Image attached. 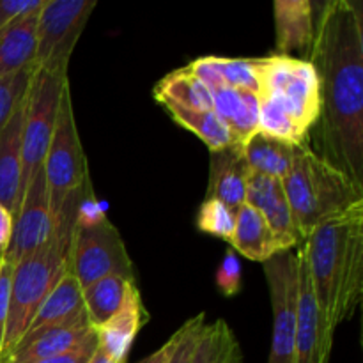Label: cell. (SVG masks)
<instances>
[{
    "label": "cell",
    "mask_w": 363,
    "mask_h": 363,
    "mask_svg": "<svg viewBox=\"0 0 363 363\" xmlns=\"http://www.w3.org/2000/svg\"><path fill=\"white\" fill-rule=\"evenodd\" d=\"M216 287L220 293L227 298H233L241 293V286H243V272H241L240 257L234 250H229L220 262L218 269H216Z\"/></svg>",
    "instance_id": "4dcf8cb0"
},
{
    "label": "cell",
    "mask_w": 363,
    "mask_h": 363,
    "mask_svg": "<svg viewBox=\"0 0 363 363\" xmlns=\"http://www.w3.org/2000/svg\"><path fill=\"white\" fill-rule=\"evenodd\" d=\"M229 243L236 254L255 262H266L279 252H284L268 222L248 204H243L236 211V229Z\"/></svg>",
    "instance_id": "44dd1931"
},
{
    "label": "cell",
    "mask_w": 363,
    "mask_h": 363,
    "mask_svg": "<svg viewBox=\"0 0 363 363\" xmlns=\"http://www.w3.org/2000/svg\"><path fill=\"white\" fill-rule=\"evenodd\" d=\"M264 264L273 311V333L268 363H294L298 319V257L293 250L273 255Z\"/></svg>",
    "instance_id": "30bf717a"
},
{
    "label": "cell",
    "mask_w": 363,
    "mask_h": 363,
    "mask_svg": "<svg viewBox=\"0 0 363 363\" xmlns=\"http://www.w3.org/2000/svg\"><path fill=\"white\" fill-rule=\"evenodd\" d=\"M156 101L169 112V116L179 126H183L184 130L197 135L208 145V149L211 152L222 151V149L230 147V145H236L233 135L229 133L225 124L216 116L215 110L186 108V106L170 101L167 98H156Z\"/></svg>",
    "instance_id": "d4e9b609"
},
{
    "label": "cell",
    "mask_w": 363,
    "mask_h": 363,
    "mask_svg": "<svg viewBox=\"0 0 363 363\" xmlns=\"http://www.w3.org/2000/svg\"><path fill=\"white\" fill-rule=\"evenodd\" d=\"M13 229L14 216L11 215L9 209H6L0 204V257H4V254L9 248L11 238H13Z\"/></svg>",
    "instance_id": "e575fe53"
},
{
    "label": "cell",
    "mask_w": 363,
    "mask_h": 363,
    "mask_svg": "<svg viewBox=\"0 0 363 363\" xmlns=\"http://www.w3.org/2000/svg\"><path fill=\"white\" fill-rule=\"evenodd\" d=\"M213 110L238 145L259 131V94L243 89L220 87L211 92Z\"/></svg>",
    "instance_id": "ffe728a7"
},
{
    "label": "cell",
    "mask_w": 363,
    "mask_h": 363,
    "mask_svg": "<svg viewBox=\"0 0 363 363\" xmlns=\"http://www.w3.org/2000/svg\"><path fill=\"white\" fill-rule=\"evenodd\" d=\"M211 59L225 87L243 89L259 94L257 59H229L216 55H211Z\"/></svg>",
    "instance_id": "83f0119b"
},
{
    "label": "cell",
    "mask_w": 363,
    "mask_h": 363,
    "mask_svg": "<svg viewBox=\"0 0 363 363\" xmlns=\"http://www.w3.org/2000/svg\"><path fill=\"white\" fill-rule=\"evenodd\" d=\"M319 84L323 158L363 188V20L360 6L330 0L315 23L311 60Z\"/></svg>",
    "instance_id": "6da1fadb"
},
{
    "label": "cell",
    "mask_w": 363,
    "mask_h": 363,
    "mask_svg": "<svg viewBox=\"0 0 363 363\" xmlns=\"http://www.w3.org/2000/svg\"><path fill=\"white\" fill-rule=\"evenodd\" d=\"M67 272L77 279L82 289L112 275L137 280L123 236L108 216L94 225L74 223Z\"/></svg>",
    "instance_id": "52a82bcc"
},
{
    "label": "cell",
    "mask_w": 363,
    "mask_h": 363,
    "mask_svg": "<svg viewBox=\"0 0 363 363\" xmlns=\"http://www.w3.org/2000/svg\"><path fill=\"white\" fill-rule=\"evenodd\" d=\"M96 6V0H43L38 14L35 69L67 77L73 50Z\"/></svg>",
    "instance_id": "ba28073f"
},
{
    "label": "cell",
    "mask_w": 363,
    "mask_h": 363,
    "mask_svg": "<svg viewBox=\"0 0 363 363\" xmlns=\"http://www.w3.org/2000/svg\"><path fill=\"white\" fill-rule=\"evenodd\" d=\"M147 321L149 314L142 303L140 291H138V287H135L123 308L112 319H108L105 325L96 328L98 347L103 353L108 354L112 360L126 363L135 339Z\"/></svg>",
    "instance_id": "e0dca14e"
},
{
    "label": "cell",
    "mask_w": 363,
    "mask_h": 363,
    "mask_svg": "<svg viewBox=\"0 0 363 363\" xmlns=\"http://www.w3.org/2000/svg\"><path fill=\"white\" fill-rule=\"evenodd\" d=\"M296 147L298 145L273 138L262 131H257L241 144V151L252 172L280 181L287 176L293 165Z\"/></svg>",
    "instance_id": "603a6c76"
},
{
    "label": "cell",
    "mask_w": 363,
    "mask_h": 363,
    "mask_svg": "<svg viewBox=\"0 0 363 363\" xmlns=\"http://www.w3.org/2000/svg\"><path fill=\"white\" fill-rule=\"evenodd\" d=\"M259 98L307 131L319 117L318 74L308 60L291 55L257 57Z\"/></svg>",
    "instance_id": "8992f818"
},
{
    "label": "cell",
    "mask_w": 363,
    "mask_h": 363,
    "mask_svg": "<svg viewBox=\"0 0 363 363\" xmlns=\"http://www.w3.org/2000/svg\"><path fill=\"white\" fill-rule=\"evenodd\" d=\"M0 259H2V257H0Z\"/></svg>",
    "instance_id": "74e56055"
},
{
    "label": "cell",
    "mask_w": 363,
    "mask_h": 363,
    "mask_svg": "<svg viewBox=\"0 0 363 363\" xmlns=\"http://www.w3.org/2000/svg\"><path fill=\"white\" fill-rule=\"evenodd\" d=\"M245 204L252 206L255 211L261 213L282 250H293V247L303 243V236L294 222L293 211H291L280 179L252 172Z\"/></svg>",
    "instance_id": "4fadbf2b"
},
{
    "label": "cell",
    "mask_w": 363,
    "mask_h": 363,
    "mask_svg": "<svg viewBox=\"0 0 363 363\" xmlns=\"http://www.w3.org/2000/svg\"><path fill=\"white\" fill-rule=\"evenodd\" d=\"M92 332L94 326H80V328L43 330L32 335H25L4 363H35L53 358L77 347Z\"/></svg>",
    "instance_id": "7402d4cb"
},
{
    "label": "cell",
    "mask_w": 363,
    "mask_h": 363,
    "mask_svg": "<svg viewBox=\"0 0 363 363\" xmlns=\"http://www.w3.org/2000/svg\"><path fill=\"white\" fill-rule=\"evenodd\" d=\"M137 287V280L124 279V277H105L98 282L82 289L84 307L87 312L89 323L94 328L105 325L126 303L131 291Z\"/></svg>",
    "instance_id": "cb8c5ba5"
},
{
    "label": "cell",
    "mask_w": 363,
    "mask_h": 363,
    "mask_svg": "<svg viewBox=\"0 0 363 363\" xmlns=\"http://www.w3.org/2000/svg\"><path fill=\"white\" fill-rule=\"evenodd\" d=\"M197 229L204 234L220 238L223 241L233 240L236 229V211L216 199L206 197L197 211Z\"/></svg>",
    "instance_id": "4316f807"
},
{
    "label": "cell",
    "mask_w": 363,
    "mask_h": 363,
    "mask_svg": "<svg viewBox=\"0 0 363 363\" xmlns=\"http://www.w3.org/2000/svg\"><path fill=\"white\" fill-rule=\"evenodd\" d=\"M69 84L67 77L34 69L27 89V105L23 121V170H21V197L39 169H43L46 151L55 131L60 98L64 87Z\"/></svg>",
    "instance_id": "9c48e42d"
},
{
    "label": "cell",
    "mask_w": 363,
    "mask_h": 363,
    "mask_svg": "<svg viewBox=\"0 0 363 363\" xmlns=\"http://www.w3.org/2000/svg\"><path fill=\"white\" fill-rule=\"evenodd\" d=\"M39 9L21 14L0 30V78L35 69Z\"/></svg>",
    "instance_id": "ac0fdd59"
},
{
    "label": "cell",
    "mask_w": 363,
    "mask_h": 363,
    "mask_svg": "<svg viewBox=\"0 0 363 363\" xmlns=\"http://www.w3.org/2000/svg\"><path fill=\"white\" fill-rule=\"evenodd\" d=\"M98 350V333L94 332L87 337L82 344H78L73 350L66 351L62 354H57L53 358H46V360L35 362V363H89L91 362L92 354Z\"/></svg>",
    "instance_id": "d6a6232c"
},
{
    "label": "cell",
    "mask_w": 363,
    "mask_h": 363,
    "mask_svg": "<svg viewBox=\"0 0 363 363\" xmlns=\"http://www.w3.org/2000/svg\"><path fill=\"white\" fill-rule=\"evenodd\" d=\"M92 326L84 307L82 287L69 272L64 273L48 296L43 300L25 335L52 328H80ZM23 335V337H25Z\"/></svg>",
    "instance_id": "5bb4252c"
},
{
    "label": "cell",
    "mask_w": 363,
    "mask_h": 363,
    "mask_svg": "<svg viewBox=\"0 0 363 363\" xmlns=\"http://www.w3.org/2000/svg\"><path fill=\"white\" fill-rule=\"evenodd\" d=\"M43 172H45L55 222L71 199L92 190L87 156L84 152L77 121H74L69 84L64 87L60 98L55 131L43 162Z\"/></svg>",
    "instance_id": "5b68a950"
},
{
    "label": "cell",
    "mask_w": 363,
    "mask_h": 363,
    "mask_svg": "<svg viewBox=\"0 0 363 363\" xmlns=\"http://www.w3.org/2000/svg\"><path fill=\"white\" fill-rule=\"evenodd\" d=\"M41 4L43 0H0V30L21 14L39 9Z\"/></svg>",
    "instance_id": "836d02e7"
},
{
    "label": "cell",
    "mask_w": 363,
    "mask_h": 363,
    "mask_svg": "<svg viewBox=\"0 0 363 363\" xmlns=\"http://www.w3.org/2000/svg\"><path fill=\"white\" fill-rule=\"evenodd\" d=\"M11 277H13V264L2 257L0 259V360H2L7 318H9Z\"/></svg>",
    "instance_id": "1f68e13d"
},
{
    "label": "cell",
    "mask_w": 363,
    "mask_h": 363,
    "mask_svg": "<svg viewBox=\"0 0 363 363\" xmlns=\"http://www.w3.org/2000/svg\"><path fill=\"white\" fill-rule=\"evenodd\" d=\"M252 170L245 160L241 145H230L211 152L206 197L216 199L238 211L247 201V186Z\"/></svg>",
    "instance_id": "9a60e30c"
},
{
    "label": "cell",
    "mask_w": 363,
    "mask_h": 363,
    "mask_svg": "<svg viewBox=\"0 0 363 363\" xmlns=\"http://www.w3.org/2000/svg\"><path fill=\"white\" fill-rule=\"evenodd\" d=\"M298 257V319L294 337V363H330L333 339L323 323L321 312L312 293L303 252Z\"/></svg>",
    "instance_id": "7c38bea8"
},
{
    "label": "cell",
    "mask_w": 363,
    "mask_h": 363,
    "mask_svg": "<svg viewBox=\"0 0 363 363\" xmlns=\"http://www.w3.org/2000/svg\"><path fill=\"white\" fill-rule=\"evenodd\" d=\"M89 363H119V362L112 360V358H110L108 354L103 353V351L98 347V350L94 351V354H92L91 362H89Z\"/></svg>",
    "instance_id": "8d00e7d4"
},
{
    "label": "cell",
    "mask_w": 363,
    "mask_h": 363,
    "mask_svg": "<svg viewBox=\"0 0 363 363\" xmlns=\"http://www.w3.org/2000/svg\"><path fill=\"white\" fill-rule=\"evenodd\" d=\"M206 326V315L197 314L195 318L188 319L179 330H177V346L172 351L170 358L167 363H190L191 357L195 353V347H197L199 339H201V333Z\"/></svg>",
    "instance_id": "f546056e"
},
{
    "label": "cell",
    "mask_w": 363,
    "mask_h": 363,
    "mask_svg": "<svg viewBox=\"0 0 363 363\" xmlns=\"http://www.w3.org/2000/svg\"><path fill=\"white\" fill-rule=\"evenodd\" d=\"M273 16L279 55L303 53L312 48L315 34L314 4L308 0H277Z\"/></svg>",
    "instance_id": "d6986e66"
},
{
    "label": "cell",
    "mask_w": 363,
    "mask_h": 363,
    "mask_svg": "<svg viewBox=\"0 0 363 363\" xmlns=\"http://www.w3.org/2000/svg\"><path fill=\"white\" fill-rule=\"evenodd\" d=\"M282 186L303 241L319 223L363 202V188L307 144L296 147Z\"/></svg>",
    "instance_id": "277c9868"
},
{
    "label": "cell",
    "mask_w": 363,
    "mask_h": 363,
    "mask_svg": "<svg viewBox=\"0 0 363 363\" xmlns=\"http://www.w3.org/2000/svg\"><path fill=\"white\" fill-rule=\"evenodd\" d=\"M80 202L82 201L69 202L57 216L55 234L46 247L13 264L9 318H7L4 353L0 363L6 362L11 351L23 339L43 300L48 296L57 280L67 272L69 245Z\"/></svg>",
    "instance_id": "3957f363"
},
{
    "label": "cell",
    "mask_w": 363,
    "mask_h": 363,
    "mask_svg": "<svg viewBox=\"0 0 363 363\" xmlns=\"http://www.w3.org/2000/svg\"><path fill=\"white\" fill-rule=\"evenodd\" d=\"M177 339H179V335H177L176 332L165 344H163L162 347H160V350H156L155 353H151L149 357H145L144 360H140L138 363H167V360L170 358V354H172V351L176 350Z\"/></svg>",
    "instance_id": "d590c367"
},
{
    "label": "cell",
    "mask_w": 363,
    "mask_h": 363,
    "mask_svg": "<svg viewBox=\"0 0 363 363\" xmlns=\"http://www.w3.org/2000/svg\"><path fill=\"white\" fill-rule=\"evenodd\" d=\"M27 96L0 137V204L16 215L21 201V170H23V121Z\"/></svg>",
    "instance_id": "2e32d148"
},
{
    "label": "cell",
    "mask_w": 363,
    "mask_h": 363,
    "mask_svg": "<svg viewBox=\"0 0 363 363\" xmlns=\"http://www.w3.org/2000/svg\"><path fill=\"white\" fill-rule=\"evenodd\" d=\"M34 71H23V73L11 74V77L0 78V137L9 124L11 117L21 105L27 96L28 82Z\"/></svg>",
    "instance_id": "f1b7e54d"
},
{
    "label": "cell",
    "mask_w": 363,
    "mask_h": 363,
    "mask_svg": "<svg viewBox=\"0 0 363 363\" xmlns=\"http://www.w3.org/2000/svg\"><path fill=\"white\" fill-rule=\"evenodd\" d=\"M55 215L50 202L48 186H46L45 172L39 169L28 181L23 191L18 211L14 215V229L11 245L4 254V259L16 264L27 255L41 250L52 241L55 234Z\"/></svg>",
    "instance_id": "8fae6325"
},
{
    "label": "cell",
    "mask_w": 363,
    "mask_h": 363,
    "mask_svg": "<svg viewBox=\"0 0 363 363\" xmlns=\"http://www.w3.org/2000/svg\"><path fill=\"white\" fill-rule=\"evenodd\" d=\"M300 250L326 332L335 337L362 303L363 202L319 223Z\"/></svg>",
    "instance_id": "7a4b0ae2"
},
{
    "label": "cell",
    "mask_w": 363,
    "mask_h": 363,
    "mask_svg": "<svg viewBox=\"0 0 363 363\" xmlns=\"http://www.w3.org/2000/svg\"><path fill=\"white\" fill-rule=\"evenodd\" d=\"M155 98H167L194 110H213V96L188 67L170 71L155 87Z\"/></svg>",
    "instance_id": "484cf974"
}]
</instances>
